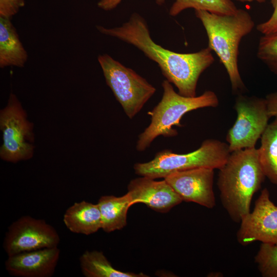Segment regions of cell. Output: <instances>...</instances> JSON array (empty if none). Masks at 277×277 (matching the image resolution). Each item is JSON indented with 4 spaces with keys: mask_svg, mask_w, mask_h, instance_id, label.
<instances>
[{
    "mask_svg": "<svg viewBox=\"0 0 277 277\" xmlns=\"http://www.w3.org/2000/svg\"><path fill=\"white\" fill-rule=\"evenodd\" d=\"M98 61L107 85L127 116L132 119L154 94L156 88L134 70L108 54L99 55Z\"/></svg>",
    "mask_w": 277,
    "mask_h": 277,
    "instance_id": "obj_6",
    "label": "cell"
},
{
    "mask_svg": "<svg viewBox=\"0 0 277 277\" xmlns=\"http://www.w3.org/2000/svg\"><path fill=\"white\" fill-rule=\"evenodd\" d=\"M132 205L142 203L156 211L166 213L183 200L164 179H155L141 176L131 180L128 185V192Z\"/></svg>",
    "mask_w": 277,
    "mask_h": 277,
    "instance_id": "obj_12",
    "label": "cell"
},
{
    "mask_svg": "<svg viewBox=\"0 0 277 277\" xmlns=\"http://www.w3.org/2000/svg\"><path fill=\"white\" fill-rule=\"evenodd\" d=\"M236 1L242 2V3L252 2L253 1H255L260 3H264L266 0H236Z\"/></svg>",
    "mask_w": 277,
    "mask_h": 277,
    "instance_id": "obj_26",
    "label": "cell"
},
{
    "mask_svg": "<svg viewBox=\"0 0 277 277\" xmlns=\"http://www.w3.org/2000/svg\"><path fill=\"white\" fill-rule=\"evenodd\" d=\"M122 0H101L97 3V6L100 8L106 10H111L115 8L121 2ZM156 3L160 5L164 3L165 0H155Z\"/></svg>",
    "mask_w": 277,
    "mask_h": 277,
    "instance_id": "obj_25",
    "label": "cell"
},
{
    "mask_svg": "<svg viewBox=\"0 0 277 277\" xmlns=\"http://www.w3.org/2000/svg\"><path fill=\"white\" fill-rule=\"evenodd\" d=\"M234 107L236 119L226 136L230 152L255 147L270 118L265 98L240 94Z\"/></svg>",
    "mask_w": 277,
    "mask_h": 277,
    "instance_id": "obj_8",
    "label": "cell"
},
{
    "mask_svg": "<svg viewBox=\"0 0 277 277\" xmlns=\"http://www.w3.org/2000/svg\"><path fill=\"white\" fill-rule=\"evenodd\" d=\"M25 5V0H0V17L10 19Z\"/></svg>",
    "mask_w": 277,
    "mask_h": 277,
    "instance_id": "obj_22",
    "label": "cell"
},
{
    "mask_svg": "<svg viewBox=\"0 0 277 277\" xmlns=\"http://www.w3.org/2000/svg\"><path fill=\"white\" fill-rule=\"evenodd\" d=\"M28 54L10 19L0 17V67H23Z\"/></svg>",
    "mask_w": 277,
    "mask_h": 277,
    "instance_id": "obj_15",
    "label": "cell"
},
{
    "mask_svg": "<svg viewBox=\"0 0 277 277\" xmlns=\"http://www.w3.org/2000/svg\"><path fill=\"white\" fill-rule=\"evenodd\" d=\"M254 262L263 277H277V245L262 243Z\"/></svg>",
    "mask_w": 277,
    "mask_h": 277,
    "instance_id": "obj_21",
    "label": "cell"
},
{
    "mask_svg": "<svg viewBox=\"0 0 277 277\" xmlns=\"http://www.w3.org/2000/svg\"><path fill=\"white\" fill-rule=\"evenodd\" d=\"M163 93L161 100L148 112L151 116L149 125L138 136L136 149L142 152L148 148L157 136L172 137L177 134L173 126L182 127L181 120L187 112L205 107H216L219 101L212 91L207 90L195 97H186L176 93L171 83H162Z\"/></svg>",
    "mask_w": 277,
    "mask_h": 277,
    "instance_id": "obj_4",
    "label": "cell"
},
{
    "mask_svg": "<svg viewBox=\"0 0 277 277\" xmlns=\"http://www.w3.org/2000/svg\"><path fill=\"white\" fill-rule=\"evenodd\" d=\"M265 99L270 117L277 116V92L268 94Z\"/></svg>",
    "mask_w": 277,
    "mask_h": 277,
    "instance_id": "obj_24",
    "label": "cell"
},
{
    "mask_svg": "<svg viewBox=\"0 0 277 277\" xmlns=\"http://www.w3.org/2000/svg\"><path fill=\"white\" fill-rule=\"evenodd\" d=\"M273 11L270 18L256 26V30L263 35L277 31V0H271Z\"/></svg>",
    "mask_w": 277,
    "mask_h": 277,
    "instance_id": "obj_23",
    "label": "cell"
},
{
    "mask_svg": "<svg viewBox=\"0 0 277 277\" xmlns=\"http://www.w3.org/2000/svg\"><path fill=\"white\" fill-rule=\"evenodd\" d=\"M240 223L236 239L241 245L256 241L277 245V206L271 201L267 188L261 191L253 210Z\"/></svg>",
    "mask_w": 277,
    "mask_h": 277,
    "instance_id": "obj_10",
    "label": "cell"
},
{
    "mask_svg": "<svg viewBox=\"0 0 277 277\" xmlns=\"http://www.w3.org/2000/svg\"><path fill=\"white\" fill-rule=\"evenodd\" d=\"M256 56L277 76V31L260 37Z\"/></svg>",
    "mask_w": 277,
    "mask_h": 277,
    "instance_id": "obj_20",
    "label": "cell"
},
{
    "mask_svg": "<svg viewBox=\"0 0 277 277\" xmlns=\"http://www.w3.org/2000/svg\"><path fill=\"white\" fill-rule=\"evenodd\" d=\"M195 14L206 30L208 47L216 53L227 71L232 92L245 90L238 67L239 48L242 39L254 27L251 15L242 9H238L232 14L196 10Z\"/></svg>",
    "mask_w": 277,
    "mask_h": 277,
    "instance_id": "obj_3",
    "label": "cell"
},
{
    "mask_svg": "<svg viewBox=\"0 0 277 277\" xmlns=\"http://www.w3.org/2000/svg\"><path fill=\"white\" fill-rule=\"evenodd\" d=\"M80 265L86 277H146L143 273L123 272L114 268L102 251H85L80 256Z\"/></svg>",
    "mask_w": 277,
    "mask_h": 277,
    "instance_id": "obj_17",
    "label": "cell"
},
{
    "mask_svg": "<svg viewBox=\"0 0 277 277\" xmlns=\"http://www.w3.org/2000/svg\"><path fill=\"white\" fill-rule=\"evenodd\" d=\"M228 144L215 139H207L196 150L185 154L165 149L157 152L149 162L134 165L135 173L153 179L165 178L177 171L207 167L220 169L230 154Z\"/></svg>",
    "mask_w": 277,
    "mask_h": 277,
    "instance_id": "obj_5",
    "label": "cell"
},
{
    "mask_svg": "<svg viewBox=\"0 0 277 277\" xmlns=\"http://www.w3.org/2000/svg\"><path fill=\"white\" fill-rule=\"evenodd\" d=\"M96 28L104 34L116 37L141 50L158 64L167 80L184 96H196L200 75L214 62L209 47L196 52L180 53L157 44L151 38L145 19L136 13L121 27L106 28L97 26Z\"/></svg>",
    "mask_w": 277,
    "mask_h": 277,
    "instance_id": "obj_1",
    "label": "cell"
},
{
    "mask_svg": "<svg viewBox=\"0 0 277 277\" xmlns=\"http://www.w3.org/2000/svg\"><path fill=\"white\" fill-rule=\"evenodd\" d=\"M102 216V229L106 232L121 230L127 225L128 209L132 205L129 194L121 196H102L98 200Z\"/></svg>",
    "mask_w": 277,
    "mask_h": 277,
    "instance_id": "obj_16",
    "label": "cell"
},
{
    "mask_svg": "<svg viewBox=\"0 0 277 277\" xmlns=\"http://www.w3.org/2000/svg\"><path fill=\"white\" fill-rule=\"evenodd\" d=\"M60 237L55 229L45 220L25 215L8 227L3 248L8 256L22 252L58 247Z\"/></svg>",
    "mask_w": 277,
    "mask_h": 277,
    "instance_id": "obj_9",
    "label": "cell"
},
{
    "mask_svg": "<svg viewBox=\"0 0 277 277\" xmlns=\"http://www.w3.org/2000/svg\"><path fill=\"white\" fill-rule=\"evenodd\" d=\"M3 144L0 156L5 161L16 163L31 159L33 154V124L15 94L11 93L7 106L0 112Z\"/></svg>",
    "mask_w": 277,
    "mask_h": 277,
    "instance_id": "obj_7",
    "label": "cell"
},
{
    "mask_svg": "<svg viewBox=\"0 0 277 277\" xmlns=\"http://www.w3.org/2000/svg\"><path fill=\"white\" fill-rule=\"evenodd\" d=\"M265 177L258 149L230 153L219 169L217 185L221 202L233 222L240 223L250 212L252 197L261 188Z\"/></svg>",
    "mask_w": 277,
    "mask_h": 277,
    "instance_id": "obj_2",
    "label": "cell"
},
{
    "mask_svg": "<svg viewBox=\"0 0 277 277\" xmlns=\"http://www.w3.org/2000/svg\"><path fill=\"white\" fill-rule=\"evenodd\" d=\"M188 8L218 14H232L238 9L232 0H175L170 9L169 14L175 16Z\"/></svg>",
    "mask_w": 277,
    "mask_h": 277,
    "instance_id": "obj_19",
    "label": "cell"
},
{
    "mask_svg": "<svg viewBox=\"0 0 277 277\" xmlns=\"http://www.w3.org/2000/svg\"><path fill=\"white\" fill-rule=\"evenodd\" d=\"M269 123L261 137L259 160L269 181L277 186V116Z\"/></svg>",
    "mask_w": 277,
    "mask_h": 277,
    "instance_id": "obj_18",
    "label": "cell"
},
{
    "mask_svg": "<svg viewBox=\"0 0 277 277\" xmlns=\"http://www.w3.org/2000/svg\"><path fill=\"white\" fill-rule=\"evenodd\" d=\"M63 222L71 232L87 235L95 233L102 227L98 204L85 201L75 202L70 206L64 214Z\"/></svg>",
    "mask_w": 277,
    "mask_h": 277,
    "instance_id": "obj_14",
    "label": "cell"
},
{
    "mask_svg": "<svg viewBox=\"0 0 277 277\" xmlns=\"http://www.w3.org/2000/svg\"><path fill=\"white\" fill-rule=\"evenodd\" d=\"M212 168H196L174 172L164 179L183 201L193 202L208 209L215 206Z\"/></svg>",
    "mask_w": 277,
    "mask_h": 277,
    "instance_id": "obj_11",
    "label": "cell"
},
{
    "mask_svg": "<svg viewBox=\"0 0 277 277\" xmlns=\"http://www.w3.org/2000/svg\"><path fill=\"white\" fill-rule=\"evenodd\" d=\"M60 256L58 247L46 248L8 256L5 269L17 277H50Z\"/></svg>",
    "mask_w": 277,
    "mask_h": 277,
    "instance_id": "obj_13",
    "label": "cell"
}]
</instances>
